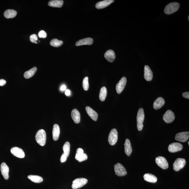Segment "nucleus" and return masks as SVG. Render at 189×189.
Instances as JSON below:
<instances>
[{
  "label": "nucleus",
  "mask_w": 189,
  "mask_h": 189,
  "mask_svg": "<svg viewBox=\"0 0 189 189\" xmlns=\"http://www.w3.org/2000/svg\"><path fill=\"white\" fill-rule=\"evenodd\" d=\"M71 116L75 123L78 124L80 122V114L78 110L74 109L71 111Z\"/></svg>",
  "instance_id": "nucleus-23"
},
{
  "label": "nucleus",
  "mask_w": 189,
  "mask_h": 189,
  "mask_svg": "<svg viewBox=\"0 0 189 189\" xmlns=\"http://www.w3.org/2000/svg\"><path fill=\"white\" fill-rule=\"evenodd\" d=\"M180 5L177 2H172L166 5L164 9V12L166 15H169L177 11L179 8Z\"/></svg>",
  "instance_id": "nucleus-2"
},
{
  "label": "nucleus",
  "mask_w": 189,
  "mask_h": 189,
  "mask_svg": "<svg viewBox=\"0 0 189 189\" xmlns=\"http://www.w3.org/2000/svg\"><path fill=\"white\" fill-rule=\"evenodd\" d=\"M71 94V92L69 89H66L65 91L66 95L67 96H69Z\"/></svg>",
  "instance_id": "nucleus-40"
},
{
  "label": "nucleus",
  "mask_w": 189,
  "mask_h": 189,
  "mask_svg": "<svg viewBox=\"0 0 189 189\" xmlns=\"http://www.w3.org/2000/svg\"><path fill=\"white\" fill-rule=\"evenodd\" d=\"M66 86L64 85H63L61 86L60 88V90L61 91H64L66 90Z\"/></svg>",
  "instance_id": "nucleus-39"
},
{
  "label": "nucleus",
  "mask_w": 189,
  "mask_h": 189,
  "mask_svg": "<svg viewBox=\"0 0 189 189\" xmlns=\"http://www.w3.org/2000/svg\"><path fill=\"white\" fill-rule=\"evenodd\" d=\"M144 180L146 181L151 183H155L157 181V178L155 175L150 174V173H146L144 176Z\"/></svg>",
  "instance_id": "nucleus-26"
},
{
  "label": "nucleus",
  "mask_w": 189,
  "mask_h": 189,
  "mask_svg": "<svg viewBox=\"0 0 189 189\" xmlns=\"http://www.w3.org/2000/svg\"><path fill=\"white\" fill-rule=\"evenodd\" d=\"M175 118L174 114L171 110H168L164 114L163 118L164 122L167 123L172 122Z\"/></svg>",
  "instance_id": "nucleus-11"
},
{
  "label": "nucleus",
  "mask_w": 189,
  "mask_h": 189,
  "mask_svg": "<svg viewBox=\"0 0 189 189\" xmlns=\"http://www.w3.org/2000/svg\"><path fill=\"white\" fill-rule=\"evenodd\" d=\"M183 145L178 143H172L168 147V150L171 153H174V152L180 151L183 149Z\"/></svg>",
  "instance_id": "nucleus-14"
},
{
  "label": "nucleus",
  "mask_w": 189,
  "mask_h": 189,
  "mask_svg": "<svg viewBox=\"0 0 189 189\" xmlns=\"http://www.w3.org/2000/svg\"><path fill=\"white\" fill-rule=\"evenodd\" d=\"M118 140V132L117 130L113 129L110 131L108 136V141L109 144L114 145L117 143Z\"/></svg>",
  "instance_id": "nucleus-5"
},
{
  "label": "nucleus",
  "mask_w": 189,
  "mask_h": 189,
  "mask_svg": "<svg viewBox=\"0 0 189 189\" xmlns=\"http://www.w3.org/2000/svg\"><path fill=\"white\" fill-rule=\"evenodd\" d=\"M10 152L13 155L19 158H23L25 156V154L22 149L18 147H13L10 149Z\"/></svg>",
  "instance_id": "nucleus-10"
},
{
  "label": "nucleus",
  "mask_w": 189,
  "mask_h": 189,
  "mask_svg": "<svg viewBox=\"0 0 189 189\" xmlns=\"http://www.w3.org/2000/svg\"><path fill=\"white\" fill-rule=\"evenodd\" d=\"M93 43V39L90 38H87L80 39L76 43V46H77L83 45H91Z\"/></svg>",
  "instance_id": "nucleus-18"
},
{
  "label": "nucleus",
  "mask_w": 189,
  "mask_h": 189,
  "mask_svg": "<svg viewBox=\"0 0 189 189\" xmlns=\"http://www.w3.org/2000/svg\"><path fill=\"white\" fill-rule=\"evenodd\" d=\"M114 170L115 174L119 176H125L127 174V172L122 164L117 163L114 166Z\"/></svg>",
  "instance_id": "nucleus-6"
},
{
  "label": "nucleus",
  "mask_w": 189,
  "mask_h": 189,
  "mask_svg": "<svg viewBox=\"0 0 189 189\" xmlns=\"http://www.w3.org/2000/svg\"><path fill=\"white\" fill-rule=\"evenodd\" d=\"M145 118L144 111L143 108H140L138 110L136 121H137V127L138 131L142 130L143 127V123Z\"/></svg>",
  "instance_id": "nucleus-3"
},
{
  "label": "nucleus",
  "mask_w": 189,
  "mask_h": 189,
  "mask_svg": "<svg viewBox=\"0 0 189 189\" xmlns=\"http://www.w3.org/2000/svg\"><path fill=\"white\" fill-rule=\"evenodd\" d=\"M155 162L159 167L162 169H165L169 167V164L166 159L164 157L159 156L155 159Z\"/></svg>",
  "instance_id": "nucleus-9"
},
{
  "label": "nucleus",
  "mask_w": 189,
  "mask_h": 189,
  "mask_svg": "<svg viewBox=\"0 0 189 189\" xmlns=\"http://www.w3.org/2000/svg\"><path fill=\"white\" fill-rule=\"evenodd\" d=\"M17 15V12L16 10L11 9L6 10L4 13L5 17L7 19L14 18Z\"/></svg>",
  "instance_id": "nucleus-27"
},
{
  "label": "nucleus",
  "mask_w": 189,
  "mask_h": 189,
  "mask_svg": "<svg viewBox=\"0 0 189 189\" xmlns=\"http://www.w3.org/2000/svg\"><path fill=\"white\" fill-rule=\"evenodd\" d=\"M189 16H188V20H189Z\"/></svg>",
  "instance_id": "nucleus-41"
},
{
  "label": "nucleus",
  "mask_w": 189,
  "mask_h": 189,
  "mask_svg": "<svg viewBox=\"0 0 189 189\" xmlns=\"http://www.w3.org/2000/svg\"><path fill=\"white\" fill-rule=\"evenodd\" d=\"M86 111L88 114L91 118L94 121L97 120L98 115L96 112L90 107L87 106L85 108Z\"/></svg>",
  "instance_id": "nucleus-20"
},
{
  "label": "nucleus",
  "mask_w": 189,
  "mask_h": 189,
  "mask_svg": "<svg viewBox=\"0 0 189 189\" xmlns=\"http://www.w3.org/2000/svg\"><path fill=\"white\" fill-rule=\"evenodd\" d=\"M6 83V82L5 80L2 79H0V86H3Z\"/></svg>",
  "instance_id": "nucleus-38"
},
{
  "label": "nucleus",
  "mask_w": 189,
  "mask_h": 189,
  "mask_svg": "<svg viewBox=\"0 0 189 189\" xmlns=\"http://www.w3.org/2000/svg\"><path fill=\"white\" fill-rule=\"evenodd\" d=\"M67 157L63 153L61 156L60 158V162H64L67 160Z\"/></svg>",
  "instance_id": "nucleus-36"
},
{
  "label": "nucleus",
  "mask_w": 189,
  "mask_h": 189,
  "mask_svg": "<svg viewBox=\"0 0 189 189\" xmlns=\"http://www.w3.org/2000/svg\"><path fill=\"white\" fill-rule=\"evenodd\" d=\"M107 91L106 88L103 87L101 89L99 94V98L100 100L102 101H104L106 99Z\"/></svg>",
  "instance_id": "nucleus-30"
},
{
  "label": "nucleus",
  "mask_w": 189,
  "mask_h": 189,
  "mask_svg": "<svg viewBox=\"0 0 189 189\" xmlns=\"http://www.w3.org/2000/svg\"><path fill=\"white\" fill-rule=\"evenodd\" d=\"M83 87L85 91L88 90L89 88L88 77H85L83 80Z\"/></svg>",
  "instance_id": "nucleus-33"
},
{
  "label": "nucleus",
  "mask_w": 189,
  "mask_h": 189,
  "mask_svg": "<svg viewBox=\"0 0 189 189\" xmlns=\"http://www.w3.org/2000/svg\"><path fill=\"white\" fill-rule=\"evenodd\" d=\"M88 180L84 178H78L75 179L73 182L72 188L73 189H77L81 188L86 184Z\"/></svg>",
  "instance_id": "nucleus-4"
},
{
  "label": "nucleus",
  "mask_w": 189,
  "mask_h": 189,
  "mask_svg": "<svg viewBox=\"0 0 189 189\" xmlns=\"http://www.w3.org/2000/svg\"><path fill=\"white\" fill-rule=\"evenodd\" d=\"M186 163V162L184 159H177L173 164V169L175 171H179L184 167Z\"/></svg>",
  "instance_id": "nucleus-7"
},
{
  "label": "nucleus",
  "mask_w": 189,
  "mask_h": 189,
  "mask_svg": "<svg viewBox=\"0 0 189 189\" xmlns=\"http://www.w3.org/2000/svg\"><path fill=\"white\" fill-rule=\"evenodd\" d=\"M63 150L64 153L68 157L69 156L70 152V144L69 142H66L63 146Z\"/></svg>",
  "instance_id": "nucleus-31"
},
{
  "label": "nucleus",
  "mask_w": 189,
  "mask_h": 189,
  "mask_svg": "<svg viewBox=\"0 0 189 189\" xmlns=\"http://www.w3.org/2000/svg\"><path fill=\"white\" fill-rule=\"evenodd\" d=\"M165 103L163 98L159 97L155 100L153 103V106L154 109L158 110L164 106Z\"/></svg>",
  "instance_id": "nucleus-19"
},
{
  "label": "nucleus",
  "mask_w": 189,
  "mask_h": 189,
  "mask_svg": "<svg viewBox=\"0 0 189 189\" xmlns=\"http://www.w3.org/2000/svg\"><path fill=\"white\" fill-rule=\"evenodd\" d=\"M144 72V77L145 80L148 81L151 80L153 78V74L149 66L147 65L145 66Z\"/></svg>",
  "instance_id": "nucleus-16"
},
{
  "label": "nucleus",
  "mask_w": 189,
  "mask_h": 189,
  "mask_svg": "<svg viewBox=\"0 0 189 189\" xmlns=\"http://www.w3.org/2000/svg\"><path fill=\"white\" fill-rule=\"evenodd\" d=\"M189 141H188V145H189Z\"/></svg>",
  "instance_id": "nucleus-42"
},
{
  "label": "nucleus",
  "mask_w": 189,
  "mask_h": 189,
  "mask_svg": "<svg viewBox=\"0 0 189 189\" xmlns=\"http://www.w3.org/2000/svg\"><path fill=\"white\" fill-rule=\"evenodd\" d=\"M30 40L31 42L35 43H38L40 42L38 40V36L36 34H33L30 36Z\"/></svg>",
  "instance_id": "nucleus-34"
},
{
  "label": "nucleus",
  "mask_w": 189,
  "mask_h": 189,
  "mask_svg": "<svg viewBox=\"0 0 189 189\" xmlns=\"http://www.w3.org/2000/svg\"><path fill=\"white\" fill-rule=\"evenodd\" d=\"M60 134V129L57 124H55L52 129V138L54 141H57L58 139Z\"/></svg>",
  "instance_id": "nucleus-22"
},
{
  "label": "nucleus",
  "mask_w": 189,
  "mask_h": 189,
  "mask_svg": "<svg viewBox=\"0 0 189 189\" xmlns=\"http://www.w3.org/2000/svg\"><path fill=\"white\" fill-rule=\"evenodd\" d=\"M183 97L186 98L187 99H189V92H183Z\"/></svg>",
  "instance_id": "nucleus-37"
},
{
  "label": "nucleus",
  "mask_w": 189,
  "mask_h": 189,
  "mask_svg": "<svg viewBox=\"0 0 189 189\" xmlns=\"http://www.w3.org/2000/svg\"><path fill=\"white\" fill-rule=\"evenodd\" d=\"M64 4V1L62 0H52L49 2L48 6L53 8H61Z\"/></svg>",
  "instance_id": "nucleus-25"
},
{
  "label": "nucleus",
  "mask_w": 189,
  "mask_h": 189,
  "mask_svg": "<svg viewBox=\"0 0 189 189\" xmlns=\"http://www.w3.org/2000/svg\"><path fill=\"white\" fill-rule=\"evenodd\" d=\"M38 36L40 38H45L47 37V33L44 31L41 30L38 32Z\"/></svg>",
  "instance_id": "nucleus-35"
},
{
  "label": "nucleus",
  "mask_w": 189,
  "mask_h": 189,
  "mask_svg": "<svg viewBox=\"0 0 189 189\" xmlns=\"http://www.w3.org/2000/svg\"><path fill=\"white\" fill-rule=\"evenodd\" d=\"M75 159L79 162L87 160L88 156L86 154L84 153V150L82 148H78L76 150Z\"/></svg>",
  "instance_id": "nucleus-8"
},
{
  "label": "nucleus",
  "mask_w": 189,
  "mask_h": 189,
  "mask_svg": "<svg viewBox=\"0 0 189 189\" xmlns=\"http://www.w3.org/2000/svg\"><path fill=\"white\" fill-rule=\"evenodd\" d=\"M1 170L4 178L5 180H8L9 178V169L5 163H2L1 166Z\"/></svg>",
  "instance_id": "nucleus-15"
},
{
  "label": "nucleus",
  "mask_w": 189,
  "mask_h": 189,
  "mask_svg": "<svg viewBox=\"0 0 189 189\" xmlns=\"http://www.w3.org/2000/svg\"><path fill=\"white\" fill-rule=\"evenodd\" d=\"M63 43V42L61 40H60L57 39V38H54L51 40L50 42V45L54 47H59L62 46Z\"/></svg>",
  "instance_id": "nucleus-32"
},
{
  "label": "nucleus",
  "mask_w": 189,
  "mask_h": 189,
  "mask_svg": "<svg viewBox=\"0 0 189 189\" xmlns=\"http://www.w3.org/2000/svg\"><path fill=\"white\" fill-rule=\"evenodd\" d=\"M113 0H105L97 3L96 5V8L98 9L104 8L109 6L111 3L113 2Z\"/></svg>",
  "instance_id": "nucleus-17"
},
{
  "label": "nucleus",
  "mask_w": 189,
  "mask_h": 189,
  "mask_svg": "<svg viewBox=\"0 0 189 189\" xmlns=\"http://www.w3.org/2000/svg\"><path fill=\"white\" fill-rule=\"evenodd\" d=\"M189 137V132H183L176 134L175 136V139L181 142H185L188 141Z\"/></svg>",
  "instance_id": "nucleus-13"
},
{
  "label": "nucleus",
  "mask_w": 189,
  "mask_h": 189,
  "mask_svg": "<svg viewBox=\"0 0 189 189\" xmlns=\"http://www.w3.org/2000/svg\"><path fill=\"white\" fill-rule=\"evenodd\" d=\"M124 145L125 153L128 156H129L132 151V146L130 140L128 139H126Z\"/></svg>",
  "instance_id": "nucleus-24"
},
{
  "label": "nucleus",
  "mask_w": 189,
  "mask_h": 189,
  "mask_svg": "<svg viewBox=\"0 0 189 189\" xmlns=\"http://www.w3.org/2000/svg\"><path fill=\"white\" fill-rule=\"evenodd\" d=\"M28 178L32 181L36 183H41L43 181V178L41 176H36V175H29L28 176Z\"/></svg>",
  "instance_id": "nucleus-28"
},
{
  "label": "nucleus",
  "mask_w": 189,
  "mask_h": 189,
  "mask_svg": "<svg viewBox=\"0 0 189 189\" xmlns=\"http://www.w3.org/2000/svg\"><path fill=\"white\" fill-rule=\"evenodd\" d=\"M104 57L108 62H113L115 59V54L113 50H108L104 54Z\"/></svg>",
  "instance_id": "nucleus-21"
},
{
  "label": "nucleus",
  "mask_w": 189,
  "mask_h": 189,
  "mask_svg": "<svg viewBox=\"0 0 189 189\" xmlns=\"http://www.w3.org/2000/svg\"><path fill=\"white\" fill-rule=\"evenodd\" d=\"M127 82V78L125 77H122L116 86V90L117 93L120 94L123 92L125 88Z\"/></svg>",
  "instance_id": "nucleus-12"
},
{
  "label": "nucleus",
  "mask_w": 189,
  "mask_h": 189,
  "mask_svg": "<svg viewBox=\"0 0 189 189\" xmlns=\"http://www.w3.org/2000/svg\"><path fill=\"white\" fill-rule=\"evenodd\" d=\"M37 69L36 67H34L31 68L29 71H26L24 74V78L27 79L31 78L36 73Z\"/></svg>",
  "instance_id": "nucleus-29"
},
{
  "label": "nucleus",
  "mask_w": 189,
  "mask_h": 189,
  "mask_svg": "<svg viewBox=\"0 0 189 189\" xmlns=\"http://www.w3.org/2000/svg\"><path fill=\"white\" fill-rule=\"evenodd\" d=\"M36 139L37 143L40 146H44L46 143V134L44 130L40 129L37 132Z\"/></svg>",
  "instance_id": "nucleus-1"
}]
</instances>
